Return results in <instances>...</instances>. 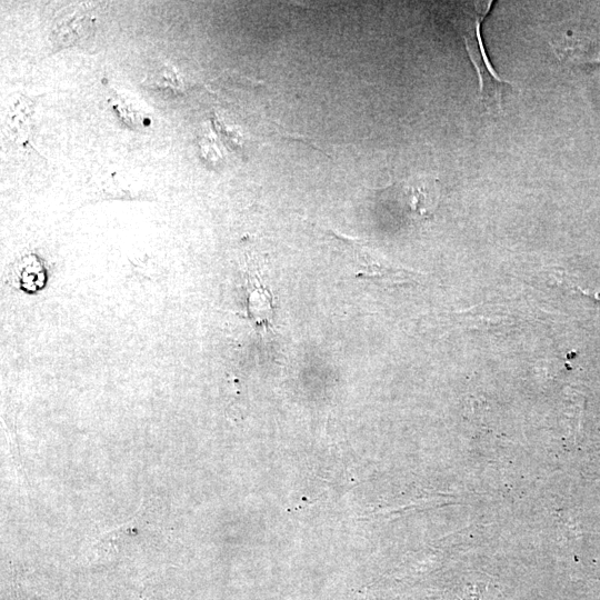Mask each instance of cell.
Masks as SVG:
<instances>
[{"label": "cell", "mask_w": 600, "mask_h": 600, "mask_svg": "<svg viewBox=\"0 0 600 600\" xmlns=\"http://www.w3.org/2000/svg\"><path fill=\"white\" fill-rule=\"evenodd\" d=\"M492 1L484 4H473V9L463 10L459 16L457 26L459 33L463 38L466 50L472 61L479 77V93L481 101L487 108H498L501 110V94L507 84L494 71L488 59L481 38V24L492 6Z\"/></svg>", "instance_id": "1"}, {"label": "cell", "mask_w": 600, "mask_h": 600, "mask_svg": "<svg viewBox=\"0 0 600 600\" xmlns=\"http://www.w3.org/2000/svg\"><path fill=\"white\" fill-rule=\"evenodd\" d=\"M91 32L92 17L80 7H70L59 12L52 41L57 48L69 47L83 41Z\"/></svg>", "instance_id": "2"}]
</instances>
